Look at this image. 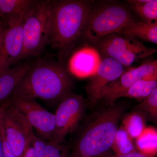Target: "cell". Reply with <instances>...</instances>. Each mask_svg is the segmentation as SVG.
Instances as JSON below:
<instances>
[{
	"label": "cell",
	"mask_w": 157,
	"mask_h": 157,
	"mask_svg": "<svg viewBox=\"0 0 157 157\" xmlns=\"http://www.w3.org/2000/svg\"><path fill=\"white\" fill-rule=\"evenodd\" d=\"M7 100L22 113L38 137L52 141L55 130L54 113L41 106L36 99L10 96Z\"/></svg>",
	"instance_id": "9c48e42d"
},
{
	"label": "cell",
	"mask_w": 157,
	"mask_h": 157,
	"mask_svg": "<svg viewBox=\"0 0 157 157\" xmlns=\"http://www.w3.org/2000/svg\"><path fill=\"white\" fill-rule=\"evenodd\" d=\"M73 86L66 65L58 60L39 59L33 62L10 96L59 102Z\"/></svg>",
	"instance_id": "7a4b0ae2"
},
{
	"label": "cell",
	"mask_w": 157,
	"mask_h": 157,
	"mask_svg": "<svg viewBox=\"0 0 157 157\" xmlns=\"http://www.w3.org/2000/svg\"><path fill=\"white\" fill-rule=\"evenodd\" d=\"M128 132L121 126L116 133L111 149L114 154L124 155L137 151L135 143Z\"/></svg>",
	"instance_id": "ffe728a7"
},
{
	"label": "cell",
	"mask_w": 157,
	"mask_h": 157,
	"mask_svg": "<svg viewBox=\"0 0 157 157\" xmlns=\"http://www.w3.org/2000/svg\"><path fill=\"white\" fill-rule=\"evenodd\" d=\"M92 45L105 56L114 59L126 67L157 52L155 48L144 45L137 38L120 33L107 35Z\"/></svg>",
	"instance_id": "8992f818"
},
{
	"label": "cell",
	"mask_w": 157,
	"mask_h": 157,
	"mask_svg": "<svg viewBox=\"0 0 157 157\" xmlns=\"http://www.w3.org/2000/svg\"><path fill=\"white\" fill-rule=\"evenodd\" d=\"M124 112V107L114 104L96 114L86 126L67 157H101L109 151Z\"/></svg>",
	"instance_id": "3957f363"
},
{
	"label": "cell",
	"mask_w": 157,
	"mask_h": 157,
	"mask_svg": "<svg viewBox=\"0 0 157 157\" xmlns=\"http://www.w3.org/2000/svg\"><path fill=\"white\" fill-rule=\"evenodd\" d=\"M137 110L157 125V86L151 94L137 106Z\"/></svg>",
	"instance_id": "603a6c76"
},
{
	"label": "cell",
	"mask_w": 157,
	"mask_h": 157,
	"mask_svg": "<svg viewBox=\"0 0 157 157\" xmlns=\"http://www.w3.org/2000/svg\"></svg>",
	"instance_id": "1f68e13d"
},
{
	"label": "cell",
	"mask_w": 157,
	"mask_h": 157,
	"mask_svg": "<svg viewBox=\"0 0 157 157\" xmlns=\"http://www.w3.org/2000/svg\"><path fill=\"white\" fill-rule=\"evenodd\" d=\"M1 22H2V21H1Z\"/></svg>",
	"instance_id": "4dcf8cb0"
},
{
	"label": "cell",
	"mask_w": 157,
	"mask_h": 157,
	"mask_svg": "<svg viewBox=\"0 0 157 157\" xmlns=\"http://www.w3.org/2000/svg\"><path fill=\"white\" fill-rule=\"evenodd\" d=\"M101 60L97 49L90 45H85L73 52L66 66L71 75L79 78H88L95 74Z\"/></svg>",
	"instance_id": "4fadbf2b"
},
{
	"label": "cell",
	"mask_w": 157,
	"mask_h": 157,
	"mask_svg": "<svg viewBox=\"0 0 157 157\" xmlns=\"http://www.w3.org/2000/svg\"><path fill=\"white\" fill-rule=\"evenodd\" d=\"M3 102L2 123L5 137L16 157H22L32 145L35 135L33 129L7 99Z\"/></svg>",
	"instance_id": "52a82bcc"
},
{
	"label": "cell",
	"mask_w": 157,
	"mask_h": 157,
	"mask_svg": "<svg viewBox=\"0 0 157 157\" xmlns=\"http://www.w3.org/2000/svg\"><path fill=\"white\" fill-rule=\"evenodd\" d=\"M22 157H37L36 151L32 145L27 150Z\"/></svg>",
	"instance_id": "484cf974"
},
{
	"label": "cell",
	"mask_w": 157,
	"mask_h": 157,
	"mask_svg": "<svg viewBox=\"0 0 157 157\" xmlns=\"http://www.w3.org/2000/svg\"><path fill=\"white\" fill-rule=\"evenodd\" d=\"M32 145L37 157H67L70 150V146L67 144L54 143L36 135L33 138Z\"/></svg>",
	"instance_id": "9a60e30c"
},
{
	"label": "cell",
	"mask_w": 157,
	"mask_h": 157,
	"mask_svg": "<svg viewBox=\"0 0 157 157\" xmlns=\"http://www.w3.org/2000/svg\"><path fill=\"white\" fill-rule=\"evenodd\" d=\"M0 157H4V153H3L2 143V139H1V134H0Z\"/></svg>",
	"instance_id": "83f0119b"
},
{
	"label": "cell",
	"mask_w": 157,
	"mask_h": 157,
	"mask_svg": "<svg viewBox=\"0 0 157 157\" xmlns=\"http://www.w3.org/2000/svg\"><path fill=\"white\" fill-rule=\"evenodd\" d=\"M3 109V105H2H2H1V106H0V122H1V119H2V114Z\"/></svg>",
	"instance_id": "f546056e"
},
{
	"label": "cell",
	"mask_w": 157,
	"mask_h": 157,
	"mask_svg": "<svg viewBox=\"0 0 157 157\" xmlns=\"http://www.w3.org/2000/svg\"><path fill=\"white\" fill-rule=\"evenodd\" d=\"M86 102L82 96L70 92L60 101L55 116V130L52 141L63 144L65 137L78 127L85 109Z\"/></svg>",
	"instance_id": "ba28073f"
},
{
	"label": "cell",
	"mask_w": 157,
	"mask_h": 157,
	"mask_svg": "<svg viewBox=\"0 0 157 157\" xmlns=\"http://www.w3.org/2000/svg\"><path fill=\"white\" fill-rule=\"evenodd\" d=\"M0 21L5 24V20H4V17H3L2 12H1V9H0Z\"/></svg>",
	"instance_id": "f1b7e54d"
},
{
	"label": "cell",
	"mask_w": 157,
	"mask_h": 157,
	"mask_svg": "<svg viewBox=\"0 0 157 157\" xmlns=\"http://www.w3.org/2000/svg\"><path fill=\"white\" fill-rule=\"evenodd\" d=\"M114 59L105 57L101 59L95 74L85 86L90 105L98 103V96L103 89L117 79L128 69Z\"/></svg>",
	"instance_id": "7c38bea8"
},
{
	"label": "cell",
	"mask_w": 157,
	"mask_h": 157,
	"mask_svg": "<svg viewBox=\"0 0 157 157\" xmlns=\"http://www.w3.org/2000/svg\"><path fill=\"white\" fill-rule=\"evenodd\" d=\"M119 33L157 45V24L137 21L131 23Z\"/></svg>",
	"instance_id": "2e32d148"
},
{
	"label": "cell",
	"mask_w": 157,
	"mask_h": 157,
	"mask_svg": "<svg viewBox=\"0 0 157 157\" xmlns=\"http://www.w3.org/2000/svg\"><path fill=\"white\" fill-rule=\"evenodd\" d=\"M50 1H36L23 21V47L17 63L40 55L48 45Z\"/></svg>",
	"instance_id": "5b68a950"
},
{
	"label": "cell",
	"mask_w": 157,
	"mask_h": 157,
	"mask_svg": "<svg viewBox=\"0 0 157 157\" xmlns=\"http://www.w3.org/2000/svg\"><path fill=\"white\" fill-rule=\"evenodd\" d=\"M25 14L6 20L0 45V74L17 64L23 47V21Z\"/></svg>",
	"instance_id": "8fae6325"
},
{
	"label": "cell",
	"mask_w": 157,
	"mask_h": 157,
	"mask_svg": "<svg viewBox=\"0 0 157 157\" xmlns=\"http://www.w3.org/2000/svg\"><path fill=\"white\" fill-rule=\"evenodd\" d=\"M101 157H148L144 155L138 151H136L130 154L124 155H119L114 154L110 151L102 155Z\"/></svg>",
	"instance_id": "d4e9b609"
},
{
	"label": "cell",
	"mask_w": 157,
	"mask_h": 157,
	"mask_svg": "<svg viewBox=\"0 0 157 157\" xmlns=\"http://www.w3.org/2000/svg\"><path fill=\"white\" fill-rule=\"evenodd\" d=\"M128 2L141 21L157 24V0H132Z\"/></svg>",
	"instance_id": "ac0fdd59"
},
{
	"label": "cell",
	"mask_w": 157,
	"mask_h": 157,
	"mask_svg": "<svg viewBox=\"0 0 157 157\" xmlns=\"http://www.w3.org/2000/svg\"><path fill=\"white\" fill-rule=\"evenodd\" d=\"M146 120L145 116L137 110L125 117L121 126L133 139L135 140L146 128Z\"/></svg>",
	"instance_id": "44dd1931"
},
{
	"label": "cell",
	"mask_w": 157,
	"mask_h": 157,
	"mask_svg": "<svg viewBox=\"0 0 157 157\" xmlns=\"http://www.w3.org/2000/svg\"><path fill=\"white\" fill-rule=\"evenodd\" d=\"M0 134H1V139H2V143L4 157H16L11 150V147L9 146L5 137L4 130L2 125V119L0 122Z\"/></svg>",
	"instance_id": "cb8c5ba5"
},
{
	"label": "cell",
	"mask_w": 157,
	"mask_h": 157,
	"mask_svg": "<svg viewBox=\"0 0 157 157\" xmlns=\"http://www.w3.org/2000/svg\"><path fill=\"white\" fill-rule=\"evenodd\" d=\"M157 86V78H145L135 82L121 98H134L144 100Z\"/></svg>",
	"instance_id": "7402d4cb"
},
{
	"label": "cell",
	"mask_w": 157,
	"mask_h": 157,
	"mask_svg": "<svg viewBox=\"0 0 157 157\" xmlns=\"http://www.w3.org/2000/svg\"><path fill=\"white\" fill-rule=\"evenodd\" d=\"M33 62L29 59L19 62L0 74V102L5 101L10 97Z\"/></svg>",
	"instance_id": "5bb4252c"
},
{
	"label": "cell",
	"mask_w": 157,
	"mask_h": 157,
	"mask_svg": "<svg viewBox=\"0 0 157 157\" xmlns=\"http://www.w3.org/2000/svg\"><path fill=\"white\" fill-rule=\"evenodd\" d=\"M157 78V60L147 62L137 67L128 69L117 79L103 89L98 100L109 105L115 104L133 84L141 79Z\"/></svg>",
	"instance_id": "30bf717a"
},
{
	"label": "cell",
	"mask_w": 157,
	"mask_h": 157,
	"mask_svg": "<svg viewBox=\"0 0 157 157\" xmlns=\"http://www.w3.org/2000/svg\"><path fill=\"white\" fill-rule=\"evenodd\" d=\"M126 6L117 2L93 4L80 41L93 45L109 34L119 33L131 23L137 21Z\"/></svg>",
	"instance_id": "277c9868"
},
{
	"label": "cell",
	"mask_w": 157,
	"mask_h": 157,
	"mask_svg": "<svg viewBox=\"0 0 157 157\" xmlns=\"http://www.w3.org/2000/svg\"><path fill=\"white\" fill-rule=\"evenodd\" d=\"M94 2L88 0L50 1L48 45L56 52L62 63L66 65L80 41Z\"/></svg>",
	"instance_id": "6da1fadb"
},
{
	"label": "cell",
	"mask_w": 157,
	"mask_h": 157,
	"mask_svg": "<svg viewBox=\"0 0 157 157\" xmlns=\"http://www.w3.org/2000/svg\"><path fill=\"white\" fill-rule=\"evenodd\" d=\"M137 151L148 157L157 156V129L146 127L140 136L135 139Z\"/></svg>",
	"instance_id": "e0dca14e"
},
{
	"label": "cell",
	"mask_w": 157,
	"mask_h": 157,
	"mask_svg": "<svg viewBox=\"0 0 157 157\" xmlns=\"http://www.w3.org/2000/svg\"><path fill=\"white\" fill-rule=\"evenodd\" d=\"M35 1L36 0H0V9L5 24L6 20L9 18L25 14Z\"/></svg>",
	"instance_id": "d6986e66"
},
{
	"label": "cell",
	"mask_w": 157,
	"mask_h": 157,
	"mask_svg": "<svg viewBox=\"0 0 157 157\" xmlns=\"http://www.w3.org/2000/svg\"><path fill=\"white\" fill-rule=\"evenodd\" d=\"M6 26V25L5 23L0 21V45H1V43H2L3 34H4V31H5Z\"/></svg>",
	"instance_id": "4316f807"
}]
</instances>
